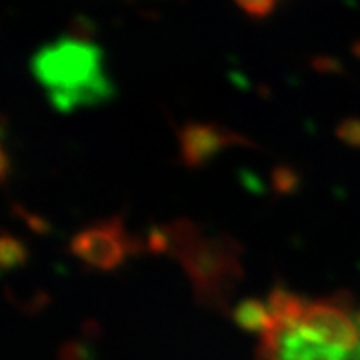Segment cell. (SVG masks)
<instances>
[{
  "label": "cell",
  "mask_w": 360,
  "mask_h": 360,
  "mask_svg": "<svg viewBox=\"0 0 360 360\" xmlns=\"http://www.w3.org/2000/svg\"><path fill=\"white\" fill-rule=\"evenodd\" d=\"M240 321L258 333V360H360L359 312L338 300L274 292L245 307Z\"/></svg>",
  "instance_id": "obj_1"
},
{
  "label": "cell",
  "mask_w": 360,
  "mask_h": 360,
  "mask_svg": "<svg viewBox=\"0 0 360 360\" xmlns=\"http://www.w3.org/2000/svg\"><path fill=\"white\" fill-rule=\"evenodd\" d=\"M42 80L65 101H82L98 92V66L94 52L82 46H63L46 52L40 65Z\"/></svg>",
  "instance_id": "obj_2"
},
{
  "label": "cell",
  "mask_w": 360,
  "mask_h": 360,
  "mask_svg": "<svg viewBox=\"0 0 360 360\" xmlns=\"http://www.w3.org/2000/svg\"><path fill=\"white\" fill-rule=\"evenodd\" d=\"M243 2H245V4H248V6H250V8H260V6H262V4H269L270 0H243Z\"/></svg>",
  "instance_id": "obj_3"
},
{
  "label": "cell",
  "mask_w": 360,
  "mask_h": 360,
  "mask_svg": "<svg viewBox=\"0 0 360 360\" xmlns=\"http://www.w3.org/2000/svg\"><path fill=\"white\" fill-rule=\"evenodd\" d=\"M359 322H360V310H359Z\"/></svg>",
  "instance_id": "obj_4"
}]
</instances>
